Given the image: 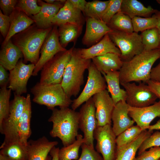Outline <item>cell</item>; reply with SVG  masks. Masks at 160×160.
I'll use <instances>...</instances> for the list:
<instances>
[{"instance_id": "cell-16", "label": "cell", "mask_w": 160, "mask_h": 160, "mask_svg": "<svg viewBox=\"0 0 160 160\" xmlns=\"http://www.w3.org/2000/svg\"><path fill=\"white\" fill-rule=\"evenodd\" d=\"M128 111L129 116L143 131L148 129L152 121L160 116V99L153 104L144 107L129 106Z\"/></svg>"}, {"instance_id": "cell-18", "label": "cell", "mask_w": 160, "mask_h": 160, "mask_svg": "<svg viewBox=\"0 0 160 160\" xmlns=\"http://www.w3.org/2000/svg\"><path fill=\"white\" fill-rule=\"evenodd\" d=\"M86 28L82 39V44L92 46L99 42L106 34L112 31L106 24L101 20L86 17Z\"/></svg>"}, {"instance_id": "cell-28", "label": "cell", "mask_w": 160, "mask_h": 160, "mask_svg": "<svg viewBox=\"0 0 160 160\" xmlns=\"http://www.w3.org/2000/svg\"><path fill=\"white\" fill-rule=\"evenodd\" d=\"M156 10L150 6L145 7L137 0H123L121 7V11L131 19L135 17H150Z\"/></svg>"}, {"instance_id": "cell-23", "label": "cell", "mask_w": 160, "mask_h": 160, "mask_svg": "<svg viewBox=\"0 0 160 160\" xmlns=\"http://www.w3.org/2000/svg\"><path fill=\"white\" fill-rule=\"evenodd\" d=\"M9 17L10 19L9 29L1 47L4 45L15 35L25 30L34 23L31 18L16 8Z\"/></svg>"}, {"instance_id": "cell-52", "label": "cell", "mask_w": 160, "mask_h": 160, "mask_svg": "<svg viewBox=\"0 0 160 160\" xmlns=\"http://www.w3.org/2000/svg\"><path fill=\"white\" fill-rule=\"evenodd\" d=\"M153 15L156 17L157 20L156 28L160 31V10H157Z\"/></svg>"}, {"instance_id": "cell-14", "label": "cell", "mask_w": 160, "mask_h": 160, "mask_svg": "<svg viewBox=\"0 0 160 160\" xmlns=\"http://www.w3.org/2000/svg\"><path fill=\"white\" fill-rule=\"evenodd\" d=\"M35 65L31 63L26 64L22 60H19L15 67L9 71L7 88L17 95H21L26 93L28 81L32 75Z\"/></svg>"}, {"instance_id": "cell-7", "label": "cell", "mask_w": 160, "mask_h": 160, "mask_svg": "<svg viewBox=\"0 0 160 160\" xmlns=\"http://www.w3.org/2000/svg\"><path fill=\"white\" fill-rule=\"evenodd\" d=\"M74 47L57 53L44 65L41 70L40 83L61 84L65 68L71 59Z\"/></svg>"}, {"instance_id": "cell-44", "label": "cell", "mask_w": 160, "mask_h": 160, "mask_svg": "<svg viewBox=\"0 0 160 160\" xmlns=\"http://www.w3.org/2000/svg\"><path fill=\"white\" fill-rule=\"evenodd\" d=\"M18 0H0V7L3 13L10 16L15 9Z\"/></svg>"}, {"instance_id": "cell-33", "label": "cell", "mask_w": 160, "mask_h": 160, "mask_svg": "<svg viewBox=\"0 0 160 160\" xmlns=\"http://www.w3.org/2000/svg\"><path fill=\"white\" fill-rule=\"evenodd\" d=\"M84 143L83 136L78 134L76 140L72 144L63 146L59 149V160H77L79 157V152L80 147Z\"/></svg>"}, {"instance_id": "cell-34", "label": "cell", "mask_w": 160, "mask_h": 160, "mask_svg": "<svg viewBox=\"0 0 160 160\" xmlns=\"http://www.w3.org/2000/svg\"><path fill=\"white\" fill-rule=\"evenodd\" d=\"M140 35L143 51L160 48V31L156 27L142 32Z\"/></svg>"}, {"instance_id": "cell-41", "label": "cell", "mask_w": 160, "mask_h": 160, "mask_svg": "<svg viewBox=\"0 0 160 160\" xmlns=\"http://www.w3.org/2000/svg\"><path fill=\"white\" fill-rule=\"evenodd\" d=\"M159 146H160V132L157 131L143 142L138 149V155L148 148Z\"/></svg>"}, {"instance_id": "cell-21", "label": "cell", "mask_w": 160, "mask_h": 160, "mask_svg": "<svg viewBox=\"0 0 160 160\" xmlns=\"http://www.w3.org/2000/svg\"><path fill=\"white\" fill-rule=\"evenodd\" d=\"M82 12L75 7L69 0H66L52 20V24L57 26L66 23L83 25L85 20Z\"/></svg>"}, {"instance_id": "cell-20", "label": "cell", "mask_w": 160, "mask_h": 160, "mask_svg": "<svg viewBox=\"0 0 160 160\" xmlns=\"http://www.w3.org/2000/svg\"><path fill=\"white\" fill-rule=\"evenodd\" d=\"M81 57L86 59L94 57L108 53H114L121 55V52L110 39L108 33L105 35L98 43L88 48L78 49Z\"/></svg>"}, {"instance_id": "cell-39", "label": "cell", "mask_w": 160, "mask_h": 160, "mask_svg": "<svg viewBox=\"0 0 160 160\" xmlns=\"http://www.w3.org/2000/svg\"><path fill=\"white\" fill-rule=\"evenodd\" d=\"M15 8L30 17L39 13L41 7L38 4L36 0H18Z\"/></svg>"}, {"instance_id": "cell-25", "label": "cell", "mask_w": 160, "mask_h": 160, "mask_svg": "<svg viewBox=\"0 0 160 160\" xmlns=\"http://www.w3.org/2000/svg\"><path fill=\"white\" fill-rule=\"evenodd\" d=\"M92 60L97 70L104 73L119 71L123 63L120 55L111 53L94 57Z\"/></svg>"}, {"instance_id": "cell-22", "label": "cell", "mask_w": 160, "mask_h": 160, "mask_svg": "<svg viewBox=\"0 0 160 160\" xmlns=\"http://www.w3.org/2000/svg\"><path fill=\"white\" fill-rule=\"evenodd\" d=\"M58 144L57 141H49L44 136L38 139L28 141V160H50L48 154Z\"/></svg>"}, {"instance_id": "cell-55", "label": "cell", "mask_w": 160, "mask_h": 160, "mask_svg": "<svg viewBox=\"0 0 160 160\" xmlns=\"http://www.w3.org/2000/svg\"><path fill=\"white\" fill-rule=\"evenodd\" d=\"M156 1L159 4H160V0H156Z\"/></svg>"}, {"instance_id": "cell-53", "label": "cell", "mask_w": 160, "mask_h": 160, "mask_svg": "<svg viewBox=\"0 0 160 160\" xmlns=\"http://www.w3.org/2000/svg\"><path fill=\"white\" fill-rule=\"evenodd\" d=\"M59 0H44V1H45L46 3L50 4H53L59 1Z\"/></svg>"}, {"instance_id": "cell-1", "label": "cell", "mask_w": 160, "mask_h": 160, "mask_svg": "<svg viewBox=\"0 0 160 160\" xmlns=\"http://www.w3.org/2000/svg\"><path fill=\"white\" fill-rule=\"evenodd\" d=\"M160 58V48L143 51L129 61L123 62L119 71L120 84L132 81L146 83L150 80L152 67Z\"/></svg>"}, {"instance_id": "cell-2", "label": "cell", "mask_w": 160, "mask_h": 160, "mask_svg": "<svg viewBox=\"0 0 160 160\" xmlns=\"http://www.w3.org/2000/svg\"><path fill=\"white\" fill-rule=\"evenodd\" d=\"M48 121L52 123L49 134L58 137L63 146L73 143L76 140L79 128V113L68 107L54 108Z\"/></svg>"}, {"instance_id": "cell-50", "label": "cell", "mask_w": 160, "mask_h": 160, "mask_svg": "<svg viewBox=\"0 0 160 160\" xmlns=\"http://www.w3.org/2000/svg\"><path fill=\"white\" fill-rule=\"evenodd\" d=\"M59 148L54 147L50 151L49 154L52 157V160H59Z\"/></svg>"}, {"instance_id": "cell-46", "label": "cell", "mask_w": 160, "mask_h": 160, "mask_svg": "<svg viewBox=\"0 0 160 160\" xmlns=\"http://www.w3.org/2000/svg\"><path fill=\"white\" fill-rule=\"evenodd\" d=\"M9 81V74L7 70L0 65V86L1 88L7 87Z\"/></svg>"}, {"instance_id": "cell-13", "label": "cell", "mask_w": 160, "mask_h": 160, "mask_svg": "<svg viewBox=\"0 0 160 160\" xmlns=\"http://www.w3.org/2000/svg\"><path fill=\"white\" fill-rule=\"evenodd\" d=\"M79 113V128L83 133L84 143L94 147V133L97 127V121L92 97L83 104Z\"/></svg>"}, {"instance_id": "cell-6", "label": "cell", "mask_w": 160, "mask_h": 160, "mask_svg": "<svg viewBox=\"0 0 160 160\" xmlns=\"http://www.w3.org/2000/svg\"><path fill=\"white\" fill-rule=\"evenodd\" d=\"M26 101V97L14 94V98L10 102L9 115L0 125V132L4 136V141L1 146L20 140L17 133L18 126Z\"/></svg>"}, {"instance_id": "cell-4", "label": "cell", "mask_w": 160, "mask_h": 160, "mask_svg": "<svg viewBox=\"0 0 160 160\" xmlns=\"http://www.w3.org/2000/svg\"><path fill=\"white\" fill-rule=\"evenodd\" d=\"M92 62L82 58L78 49L74 47L71 57L65 68L61 86L68 96L76 97L84 83V74Z\"/></svg>"}, {"instance_id": "cell-38", "label": "cell", "mask_w": 160, "mask_h": 160, "mask_svg": "<svg viewBox=\"0 0 160 160\" xmlns=\"http://www.w3.org/2000/svg\"><path fill=\"white\" fill-rule=\"evenodd\" d=\"M132 20L134 32L137 33L156 27L157 20L153 15L149 17H135Z\"/></svg>"}, {"instance_id": "cell-40", "label": "cell", "mask_w": 160, "mask_h": 160, "mask_svg": "<svg viewBox=\"0 0 160 160\" xmlns=\"http://www.w3.org/2000/svg\"><path fill=\"white\" fill-rule=\"evenodd\" d=\"M122 0H109L108 6L102 16L101 20L107 24L115 14L121 11Z\"/></svg>"}, {"instance_id": "cell-54", "label": "cell", "mask_w": 160, "mask_h": 160, "mask_svg": "<svg viewBox=\"0 0 160 160\" xmlns=\"http://www.w3.org/2000/svg\"><path fill=\"white\" fill-rule=\"evenodd\" d=\"M0 160H8V159L6 156L0 153Z\"/></svg>"}, {"instance_id": "cell-36", "label": "cell", "mask_w": 160, "mask_h": 160, "mask_svg": "<svg viewBox=\"0 0 160 160\" xmlns=\"http://www.w3.org/2000/svg\"><path fill=\"white\" fill-rule=\"evenodd\" d=\"M109 3L108 1L94 0L87 2L83 13L86 17L100 20Z\"/></svg>"}, {"instance_id": "cell-12", "label": "cell", "mask_w": 160, "mask_h": 160, "mask_svg": "<svg viewBox=\"0 0 160 160\" xmlns=\"http://www.w3.org/2000/svg\"><path fill=\"white\" fill-rule=\"evenodd\" d=\"M67 50L62 46L60 42L58 26L53 25L41 47L40 51L41 55L35 65L32 76H37L44 65L56 54Z\"/></svg>"}, {"instance_id": "cell-29", "label": "cell", "mask_w": 160, "mask_h": 160, "mask_svg": "<svg viewBox=\"0 0 160 160\" xmlns=\"http://www.w3.org/2000/svg\"><path fill=\"white\" fill-rule=\"evenodd\" d=\"M153 132L147 130L143 131L133 141L117 152L115 160H135L140 146Z\"/></svg>"}, {"instance_id": "cell-35", "label": "cell", "mask_w": 160, "mask_h": 160, "mask_svg": "<svg viewBox=\"0 0 160 160\" xmlns=\"http://www.w3.org/2000/svg\"><path fill=\"white\" fill-rule=\"evenodd\" d=\"M142 131L139 126L133 125L116 137L117 152L133 141Z\"/></svg>"}, {"instance_id": "cell-48", "label": "cell", "mask_w": 160, "mask_h": 160, "mask_svg": "<svg viewBox=\"0 0 160 160\" xmlns=\"http://www.w3.org/2000/svg\"><path fill=\"white\" fill-rule=\"evenodd\" d=\"M150 80L160 82V60L156 66L152 68L150 74Z\"/></svg>"}, {"instance_id": "cell-19", "label": "cell", "mask_w": 160, "mask_h": 160, "mask_svg": "<svg viewBox=\"0 0 160 160\" xmlns=\"http://www.w3.org/2000/svg\"><path fill=\"white\" fill-rule=\"evenodd\" d=\"M129 106L125 101H121L115 106L112 115L113 131L116 137L134 125L135 122L129 116Z\"/></svg>"}, {"instance_id": "cell-56", "label": "cell", "mask_w": 160, "mask_h": 160, "mask_svg": "<svg viewBox=\"0 0 160 160\" xmlns=\"http://www.w3.org/2000/svg\"><path fill=\"white\" fill-rule=\"evenodd\" d=\"M158 160H160V158Z\"/></svg>"}, {"instance_id": "cell-10", "label": "cell", "mask_w": 160, "mask_h": 160, "mask_svg": "<svg viewBox=\"0 0 160 160\" xmlns=\"http://www.w3.org/2000/svg\"><path fill=\"white\" fill-rule=\"evenodd\" d=\"M87 81L83 91L76 99L73 100L71 108L76 110L95 94L107 88L105 79L92 62L87 69Z\"/></svg>"}, {"instance_id": "cell-9", "label": "cell", "mask_w": 160, "mask_h": 160, "mask_svg": "<svg viewBox=\"0 0 160 160\" xmlns=\"http://www.w3.org/2000/svg\"><path fill=\"white\" fill-rule=\"evenodd\" d=\"M120 84L127 93L126 102L130 107L140 108L150 105L156 102L158 98L155 94L145 83L140 82H128Z\"/></svg>"}, {"instance_id": "cell-45", "label": "cell", "mask_w": 160, "mask_h": 160, "mask_svg": "<svg viewBox=\"0 0 160 160\" xmlns=\"http://www.w3.org/2000/svg\"><path fill=\"white\" fill-rule=\"evenodd\" d=\"M10 25V19L9 16L4 14L0 10V31L4 39L9 32Z\"/></svg>"}, {"instance_id": "cell-51", "label": "cell", "mask_w": 160, "mask_h": 160, "mask_svg": "<svg viewBox=\"0 0 160 160\" xmlns=\"http://www.w3.org/2000/svg\"><path fill=\"white\" fill-rule=\"evenodd\" d=\"M155 130H160V119L154 124L150 125L148 130L153 131Z\"/></svg>"}, {"instance_id": "cell-27", "label": "cell", "mask_w": 160, "mask_h": 160, "mask_svg": "<svg viewBox=\"0 0 160 160\" xmlns=\"http://www.w3.org/2000/svg\"><path fill=\"white\" fill-rule=\"evenodd\" d=\"M103 75L107 84V90L115 105L121 101H125L127 95L126 91L120 86L119 71L101 73Z\"/></svg>"}, {"instance_id": "cell-24", "label": "cell", "mask_w": 160, "mask_h": 160, "mask_svg": "<svg viewBox=\"0 0 160 160\" xmlns=\"http://www.w3.org/2000/svg\"><path fill=\"white\" fill-rule=\"evenodd\" d=\"M0 52V65L9 71L16 66L20 58L23 57L20 49L11 39L4 46Z\"/></svg>"}, {"instance_id": "cell-32", "label": "cell", "mask_w": 160, "mask_h": 160, "mask_svg": "<svg viewBox=\"0 0 160 160\" xmlns=\"http://www.w3.org/2000/svg\"><path fill=\"white\" fill-rule=\"evenodd\" d=\"M107 25L112 30L130 33L134 32L132 19L121 11L115 14Z\"/></svg>"}, {"instance_id": "cell-49", "label": "cell", "mask_w": 160, "mask_h": 160, "mask_svg": "<svg viewBox=\"0 0 160 160\" xmlns=\"http://www.w3.org/2000/svg\"><path fill=\"white\" fill-rule=\"evenodd\" d=\"M72 5L76 8L84 12L87 1L85 0H69Z\"/></svg>"}, {"instance_id": "cell-26", "label": "cell", "mask_w": 160, "mask_h": 160, "mask_svg": "<svg viewBox=\"0 0 160 160\" xmlns=\"http://www.w3.org/2000/svg\"><path fill=\"white\" fill-rule=\"evenodd\" d=\"M26 97L25 105L19 121L17 133L20 141L27 144L31 134V120L32 112L30 95L28 94Z\"/></svg>"}, {"instance_id": "cell-47", "label": "cell", "mask_w": 160, "mask_h": 160, "mask_svg": "<svg viewBox=\"0 0 160 160\" xmlns=\"http://www.w3.org/2000/svg\"><path fill=\"white\" fill-rule=\"evenodd\" d=\"M147 84L150 89L160 99V82L150 80Z\"/></svg>"}, {"instance_id": "cell-5", "label": "cell", "mask_w": 160, "mask_h": 160, "mask_svg": "<svg viewBox=\"0 0 160 160\" xmlns=\"http://www.w3.org/2000/svg\"><path fill=\"white\" fill-rule=\"evenodd\" d=\"M33 95V101L44 105L52 110L56 106L60 108L69 107L73 100L68 97L61 84H42L37 83L31 89Z\"/></svg>"}, {"instance_id": "cell-30", "label": "cell", "mask_w": 160, "mask_h": 160, "mask_svg": "<svg viewBox=\"0 0 160 160\" xmlns=\"http://www.w3.org/2000/svg\"><path fill=\"white\" fill-rule=\"evenodd\" d=\"M0 153L6 156L8 160H28L27 143L18 140L0 146Z\"/></svg>"}, {"instance_id": "cell-42", "label": "cell", "mask_w": 160, "mask_h": 160, "mask_svg": "<svg viewBox=\"0 0 160 160\" xmlns=\"http://www.w3.org/2000/svg\"><path fill=\"white\" fill-rule=\"evenodd\" d=\"M81 156L78 160H103L102 156L93 147L84 143L81 146Z\"/></svg>"}, {"instance_id": "cell-11", "label": "cell", "mask_w": 160, "mask_h": 160, "mask_svg": "<svg viewBox=\"0 0 160 160\" xmlns=\"http://www.w3.org/2000/svg\"><path fill=\"white\" fill-rule=\"evenodd\" d=\"M116 137L111 124L97 126L95 130V148L102 154L103 160H115L117 153Z\"/></svg>"}, {"instance_id": "cell-43", "label": "cell", "mask_w": 160, "mask_h": 160, "mask_svg": "<svg viewBox=\"0 0 160 160\" xmlns=\"http://www.w3.org/2000/svg\"><path fill=\"white\" fill-rule=\"evenodd\" d=\"M160 158V146L152 147L136 157L135 160H158Z\"/></svg>"}, {"instance_id": "cell-8", "label": "cell", "mask_w": 160, "mask_h": 160, "mask_svg": "<svg viewBox=\"0 0 160 160\" xmlns=\"http://www.w3.org/2000/svg\"><path fill=\"white\" fill-rule=\"evenodd\" d=\"M108 34L111 40L120 50V57L123 62L129 60L144 50L141 36L137 33H130L112 30Z\"/></svg>"}, {"instance_id": "cell-17", "label": "cell", "mask_w": 160, "mask_h": 160, "mask_svg": "<svg viewBox=\"0 0 160 160\" xmlns=\"http://www.w3.org/2000/svg\"><path fill=\"white\" fill-rule=\"evenodd\" d=\"M66 1L60 0L55 3L50 4L42 0H37L38 4L41 7V9L37 14L30 17L39 28L47 29L52 27V20Z\"/></svg>"}, {"instance_id": "cell-37", "label": "cell", "mask_w": 160, "mask_h": 160, "mask_svg": "<svg viewBox=\"0 0 160 160\" xmlns=\"http://www.w3.org/2000/svg\"><path fill=\"white\" fill-rule=\"evenodd\" d=\"M12 90L5 86L0 90V125L8 116L10 111L9 99Z\"/></svg>"}, {"instance_id": "cell-3", "label": "cell", "mask_w": 160, "mask_h": 160, "mask_svg": "<svg viewBox=\"0 0 160 160\" xmlns=\"http://www.w3.org/2000/svg\"><path fill=\"white\" fill-rule=\"evenodd\" d=\"M53 26L41 29L34 23L12 38L13 43L22 52L24 63L30 62L35 65L37 63L42 44Z\"/></svg>"}, {"instance_id": "cell-15", "label": "cell", "mask_w": 160, "mask_h": 160, "mask_svg": "<svg viewBox=\"0 0 160 160\" xmlns=\"http://www.w3.org/2000/svg\"><path fill=\"white\" fill-rule=\"evenodd\" d=\"M92 98L95 108L97 126L111 124L115 105L108 90L106 89L95 94Z\"/></svg>"}, {"instance_id": "cell-31", "label": "cell", "mask_w": 160, "mask_h": 160, "mask_svg": "<svg viewBox=\"0 0 160 160\" xmlns=\"http://www.w3.org/2000/svg\"><path fill=\"white\" fill-rule=\"evenodd\" d=\"M83 25L66 23L58 26L59 39L62 46L64 48L70 42L74 44L81 33Z\"/></svg>"}]
</instances>
